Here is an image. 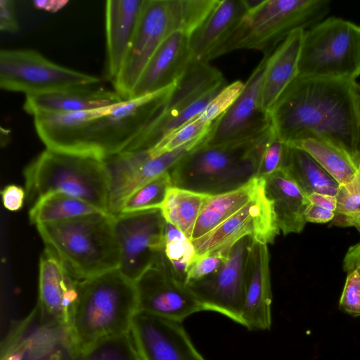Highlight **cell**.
Returning <instances> with one entry per match:
<instances>
[{"mask_svg": "<svg viewBox=\"0 0 360 360\" xmlns=\"http://www.w3.org/2000/svg\"><path fill=\"white\" fill-rule=\"evenodd\" d=\"M135 285L139 311L183 323L192 314L205 311L187 286L176 279L164 250Z\"/></svg>", "mask_w": 360, "mask_h": 360, "instance_id": "cell-17", "label": "cell"}, {"mask_svg": "<svg viewBox=\"0 0 360 360\" xmlns=\"http://www.w3.org/2000/svg\"><path fill=\"white\" fill-rule=\"evenodd\" d=\"M289 145L309 154L340 186L349 183L359 168L344 151L321 139L306 138Z\"/></svg>", "mask_w": 360, "mask_h": 360, "instance_id": "cell-32", "label": "cell"}, {"mask_svg": "<svg viewBox=\"0 0 360 360\" xmlns=\"http://www.w3.org/2000/svg\"><path fill=\"white\" fill-rule=\"evenodd\" d=\"M347 272L339 306L347 314L360 316V267H352Z\"/></svg>", "mask_w": 360, "mask_h": 360, "instance_id": "cell-40", "label": "cell"}, {"mask_svg": "<svg viewBox=\"0 0 360 360\" xmlns=\"http://www.w3.org/2000/svg\"><path fill=\"white\" fill-rule=\"evenodd\" d=\"M77 281L53 252L46 247L39 260L36 307L42 326L68 329L78 296Z\"/></svg>", "mask_w": 360, "mask_h": 360, "instance_id": "cell-18", "label": "cell"}, {"mask_svg": "<svg viewBox=\"0 0 360 360\" xmlns=\"http://www.w3.org/2000/svg\"><path fill=\"white\" fill-rule=\"evenodd\" d=\"M328 0L250 1V8L217 57L238 49H254L271 55L293 31L311 28L330 8Z\"/></svg>", "mask_w": 360, "mask_h": 360, "instance_id": "cell-7", "label": "cell"}, {"mask_svg": "<svg viewBox=\"0 0 360 360\" xmlns=\"http://www.w3.org/2000/svg\"><path fill=\"white\" fill-rule=\"evenodd\" d=\"M23 174L26 197L32 205L46 194L60 192L108 213L109 179L105 160L46 148Z\"/></svg>", "mask_w": 360, "mask_h": 360, "instance_id": "cell-6", "label": "cell"}, {"mask_svg": "<svg viewBox=\"0 0 360 360\" xmlns=\"http://www.w3.org/2000/svg\"><path fill=\"white\" fill-rule=\"evenodd\" d=\"M165 224L160 208L113 216L118 269L127 278L135 282L163 251Z\"/></svg>", "mask_w": 360, "mask_h": 360, "instance_id": "cell-12", "label": "cell"}, {"mask_svg": "<svg viewBox=\"0 0 360 360\" xmlns=\"http://www.w3.org/2000/svg\"><path fill=\"white\" fill-rule=\"evenodd\" d=\"M66 1H33L34 6L48 11H57L65 6Z\"/></svg>", "mask_w": 360, "mask_h": 360, "instance_id": "cell-48", "label": "cell"}, {"mask_svg": "<svg viewBox=\"0 0 360 360\" xmlns=\"http://www.w3.org/2000/svg\"><path fill=\"white\" fill-rule=\"evenodd\" d=\"M1 195L4 206L10 211L15 212L23 206L26 192L18 186L10 184L2 190Z\"/></svg>", "mask_w": 360, "mask_h": 360, "instance_id": "cell-43", "label": "cell"}, {"mask_svg": "<svg viewBox=\"0 0 360 360\" xmlns=\"http://www.w3.org/2000/svg\"><path fill=\"white\" fill-rule=\"evenodd\" d=\"M77 360H141L129 333L105 339L80 353Z\"/></svg>", "mask_w": 360, "mask_h": 360, "instance_id": "cell-36", "label": "cell"}, {"mask_svg": "<svg viewBox=\"0 0 360 360\" xmlns=\"http://www.w3.org/2000/svg\"><path fill=\"white\" fill-rule=\"evenodd\" d=\"M269 114L273 131L287 144L321 139L360 167V85L356 80L297 76Z\"/></svg>", "mask_w": 360, "mask_h": 360, "instance_id": "cell-1", "label": "cell"}, {"mask_svg": "<svg viewBox=\"0 0 360 360\" xmlns=\"http://www.w3.org/2000/svg\"><path fill=\"white\" fill-rule=\"evenodd\" d=\"M304 30L290 33L269 56L262 88L261 105L269 112L298 75Z\"/></svg>", "mask_w": 360, "mask_h": 360, "instance_id": "cell-27", "label": "cell"}, {"mask_svg": "<svg viewBox=\"0 0 360 360\" xmlns=\"http://www.w3.org/2000/svg\"><path fill=\"white\" fill-rule=\"evenodd\" d=\"M334 217L335 212L310 203L304 212L307 222L325 224L331 221Z\"/></svg>", "mask_w": 360, "mask_h": 360, "instance_id": "cell-45", "label": "cell"}, {"mask_svg": "<svg viewBox=\"0 0 360 360\" xmlns=\"http://www.w3.org/2000/svg\"><path fill=\"white\" fill-rule=\"evenodd\" d=\"M124 101L115 90L83 86L25 96L22 108L27 114L34 116L98 110Z\"/></svg>", "mask_w": 360, "mask_h": 360, "instance_id": "cell-25", "label": "cell"}, {"mask_svg": "<svg viewBox=\"0 0 360 360\" xmlns=\"http://www.w3.org/2000/svg\"><path fill=\"white\" fill-rule=\"evenodd\" d=\"M354 266L360 267V242L349 248L343 259L345 271Z\"/></svg>", "mask_w": 360, "mask_h": 360, "instance_id": "cell-47", "label": "cell"}, {"mask_svg": "<svg viewBox=\"0 0 360 360\" xmlns=\"http://www.w3.org/2000/svg\"><path fill=\"white\" fill-rule=\"evenodd\" d=\"M360 75V26L330 17L304 31L298 75L356 80Z\"/></svg>", "mask_w": 360, "mask_h": 360, "instance_id": "cell-8", "label": "cell"}, {"mask_svg": "<svg viewBox=\"0 0 360 360\" xmlns=\"http://www.w3.org/2000/svg\"><path fill=\"white\" fill-rule=\"evenodd\" d=\"M164 253L176 279L186 285L188 269L195 256L191 240L166 221Z\"/></svg>", "mask_w": 360, "mask_h": 360, "instance_id": "cell-33", "label": "cell"}, {"mask_svg": "<svg viewBox=\"0 0 360 360\" xmlns=\"http://www.w3.org/2000/svg\"><path fill=\"white\" fill-rule=\"evenodd\" d=\"M210 195L172 186L160 207L166 221L191 240L200 213Z\"/></svg>", "mask_w": 360, "mask_h": 360, "instance_id": "cell-31", "label": "cell"}, {"mask_svg": "<svg viewBox=\"0 0 360 360\" xmlns=\"http://www.w3.org/2000/svg\"><path fill=\"white\" fill-rule=\"evenodd\" d=\"M213 122H202L196 117L169 134L148 150L152 157H155L203 138L210 133Z\"/></svg>", "mask_w": 360, "mask_h": 360, "instance_id": "cell-37", "label": "cell"}, {"mask_svg": "<svg viewBox=\"0 0 360 360\" xmlns=\"http://www.w3.org/2000/svg\"><path fill=\"white\" fill-rule=\"evenodd\" d=\"M280 230L271 201L264 189L243 207L205 236L192 240L195 256L227 255L232 247L249 236L266 244L274 243Z\"/></svg>", "mask_w": 360, "mask_h": 360, "instance_id": "cell-16", "label": "cell"}, {"mask_svg": "<svg viewBox=\"0 0 360 360\" xmlns=\"http://www.w3.org/2000/svg\"><path fill=\"white\" fill-rule=\"evenodd\" d=\"M308 197L314 193L336 195L339 184L309 154L288 144L283 168Z\"/></svg>", "mask_w": 360, "mask_h": 360, "instance_id": "cell-29", "label": "cell"}, {"mask_svg": "<svg viewBox=\"0 0 360 360\" xmlns=\"http://www.w3.org/2000/svg\"><path fill=\"white\" fill-rule=\"evenodd\" d=\"M226 86L222 73L208 63L190 60L162 109L130 146L148 150L184 124L195 119Z\"/></svg>", "mask_w": 360, "mask_h": 360, "instance_id": "cell-9", "label": "cell"}, {"mask_svg": "<svg viewBox=\"0 0 360 360\" xmlns=\"http://www.w3.org/2000/svg\"><path fill=\"white\" fill-rule=\"evenodd\" d=\"M0 30L11 33L19 30L15 4L12 0H0Z\"/></svg>", "mask_w": 360, "mask_h": 360, "instance_id": "cell-42", "label": "cell"}, {"mask_svg": "<svg viewBox=\"0 0 360 360\" xmlns=\"http://www.w3.org/2000/svg\"><path fill=\"white\" fill-rule=\"evenodd\" d=\"M310 204L318 205L333 212H335L337 200L335 195L314 193L308 196Z\"/></svg>", "mask_w": 360, "mask_h": 360, "instance_id": "cell-46", "label": "cell"}, {"mask_svg": "<svg viewBox=\"0 0 360 360\" xmlns=\"http://www.w3.org/2000/svg\"><path fill=\"white\" fill-rule=\"evenodd\" d=\"M78 355L69 341L31 360H77Z\"/></svg>", "mask_w": 360, "mask_h": 360, "instance_id": "cell-44", "label": "cell"}, {"mask_svg": "<svg viewBox=\"0 0 360 360\" xmlns=\"http://www.w3.org/2000/svg\"><path fill=\"white\" fill-rule=\"evenodd\" d=\"M176 84L124 101L94 120L88 130L85 154L106 160L124 152L160 112Z\"/></svg>", "mask_w": 360, "mask_h": 360, "instance_id": "cell-10", "label": "cell"}, {"mask_svg": "<svg viewBox=\"0 0 360 360\" xmlns=\"http://www.w3.org/2000/svg\"><path fill=\"white\" fill-rule=\"evenodd\" d=\"M131 334L141 360H206L182 323L138 311Z\"/></svg>", "mask_w": 360, "mask_h": 360, "instance_id": "cell-19", "label": "cell"}, {"mask_svg": "<svg viewBox=\"0 0 360 360\" xmlns=\"http://www.w3.org/2000/svg\"><path fill=\"white\" fill-rule=\"evenodd\" d=\"M255 68L233 104L212 124L205 145L218 146L255 140L271 129L269 112L261 105L262 88L269 56Z\"/></svg>", "mask_w": 360, "mask_h": 360, "instance_id": "cell-15", "label": "cell"}, {"mask_svg": "<svg viewBox=\"0 0 360 360\" xmlns=\"http://www.w3.org/2000/svg\"><path fill=\"white\" fill-rule=\"evenodd\" d=\"M250 8L248 0L219 1L203 23L190 37L191 58L208 63L217 58Z\"/></svg>", "mask_w": 360, "mask_h": 360, "instance_id": "cell-22", "label": "cell"}, {"mask_svg": "<svg viewBox=\"0 0 360 360\" xmlns=\"http://www.w3.org/2000/svg\"><path fill=\"white\" fill-rule=\"evenodd\" d=\"M78 296L69 326L79 354L96 343L131 332L138 311L135 282L118 269L77 281Z\"/></svg>", "mask_w": 360, "mask_h": 360, "instance_id": "cell-2", "label": "cell"}, {"mask_svg": "<svg viewBox=\"0 0 360 360\" xmlns=\"http://www.w3.org/2000/svg\"><path fill=\"white\" fill-rule=\"evenodd\" d=\"M226 256L209 255L195 257L188 269L186 285L213 274L222 265Z\"/></svg>", "mask_w": 360, "mask_h": 360, "instance_id": "cell-41", "label": "cell"}, {"mask_svg": "<svg viewBox=\"0 0 360 360\" xmlns=\"http://www.w3.org/2000/svg\"><path fill=\"white\" fill-rule=\"evenodd\" d=\"M100 212H105L81 199L53 192L41 197L32 205L29 217L31 223L37 226Z\"/></svg>", "mask_w": 360, "mask_h": 360, "instance_id": "cell-30", "label": "cell"}, {"mask_svg": "<svg viewBox=\"0 0 360 360\" xmlns=\"http://www.w3.org/2000/svg\"><path fill=\"white\" fill-rule=\"evenodd\" d=\"M245 83L236 81L224 86L197 117L205 122H213L225 112L243 92Z\"/></svg>", "mask_w": 360, "mask_h": 360, "instance_id": "cell-39", "label": "cell"}, {"mask_svg": "<svg viewBox=\"0 0 360 360\" xmlns=\"http://www.w3.org/2000/svg\"><path fill=\"white\" fill-rule=\"evenodd\" d=\"M113 106L83 112L38 114L33 116L34 125L46 148L85 154L91 123Z\"/></svg>", "mask_w": 360, "mask_h": 360, "instance_id": "cell-24", "label": "cell"}, {"mask_svg": "<svg viewBox=\"0 0 360 360\" xmlns=\"http://www.w3.org/2000/svg\"><path fill=\"white\" fill-rule=\"evenodd\" d=\"M189 44L190 36L183 32H174L168 36L148 61L128 100L176 84L191 60Z\"/></svg>", "mask_w": 360, "mask_h": 360, "instance_id": "cell-20", "label": "cell"}, {"mask_svg": "<svg viewBox=\"0 0 360 360\" xmlns=\"http://www.w3.org/2000/svg\"><path fill=\"white\" fill-rule=\"evenodd\" d=\"M262 179L280 231L284 235L301 233L307 223L304 212L309 205L308 197L284 169Z\"/></svg>", "mask_w": 360, "mask_h": 360, "instance_id": "cell-26", "label": "cell"}, {"mask_svg": "<svg viewBox=\"0 0 360 360\" xmlns=\"http://www.w3.org/2000/svg\"><path fill=\"white\" fill-rule=\"evenodd\" d=\"M288 148V144L280 139L272 129L262 148L257 177L263 178L283 169Z\"/></svg>", "mask_w": 360, "mask_h": 360, "instance_id": "cell-38", "label": "cell"}, {"mask_svg": "<svg viewBox=\"0 0 360 360\" xmlns=\"http://www.w3.org/2000/svg\"><path fill=\"white\" fill-rule=\"evenodd\" d=\"M252 240L249 236L242 238L232 247L216 271L186 285L205 311L219 313L240 325L245 298L247 263Z\"/></svg>", "mask_w": 360, "mask_h": 360, "instance_id": "cell-14", "label": "cell"}, {"mask_svg": "<svg viewBox=\"0 0 360 360\" xmlns=\"http://www.w3.org/2000/svg\"><path fill=\"white\" fill-rule=\"evenodd\" d=\"M335 197L337 207L330 226H354L360 232V167L349 183L339 186Z\"/></svg>", "mask_w": 360, "mask_h": 360, "instance_id": "cell-34", "label": "cell"}, {"mask_svg": "<svg viewBox=\"0 0 360 360\" xmlns=\"http://www.w3.org/2000/svg\"><path fill=\"white\" fill-rule=\"evenodd\" d=\"M101 78L60 65L30 49L0 51V88L25 96L94 86Z\"/></svg>", "mask_w": 360, "mask_h": 360, "instance_id": "cell-11", "label": "cell"}, {"mask_svg": "<svg viewBox=\"0 0 360 360\" xmlns=\"http://www.w3.org/2000/svg\"><path fill=\"white\" fill-rule=\"evenodd\" d=\"M144 0H108L105 5V77L112 82L128 53Z\"/></svg>", "mask_w": 360, "mask_h": 360, "instance_id": "cell-23", "label": "cell"}, {"mask_svg": "<svg viewBox=\"0 0 360 360\" xmlns=\"http://www.w3.org/2000/svg\"><path fill=\"white\" fill-rule=\"evenodd\" d=\"M264 186L255 177L244 186L221 194L210 195L193 229L191 241L208 233L251 201Z\"/></svg>", "mask_w": 360, "mask_h": 360, "instance_id": "cell-28", "label": "cell"}, {"mask_svg": "<svg viewBox=\"0 0 360 360\" xmlns=\"http://www.w3.org/2000/svg\"><path fill=\"white\" fill-rule=\"evenodd\" d=\"M217 3V0H144L128 53L112 82L114 90L128 100L145 67L165 39L177 31L191 37Z\"/></svg>", "mask_w": 360, "mask_h": 360, "instance_id": "cell-3", "label": "cell"}, {"mask_svg": "<svg viewBox=\"0 0 360 360\" xmlns=\"http://www.w3.org/2000/svg\"><path fill=\"white\" fill-rule=\"evenodd\" d=\"M37 228L46 247L77 280L90 278L119 267L120 250L113 216L108 213L39 224Z\"/></svg>", "mask_w": 360, "mask_h": 360, "instance_id": "cell-4", "label": "cell"}, {"mask_svg": "<svg viewBox=\"0 0 360 360\" xmlns=\"http://www.w3.org/2000/svg\"><path fill=\"white\" fill-rule=\"evenodd\" d=\"M272 293L267 244L252 240L247 263L243 325L250 330H270Z\"/></svg>", "mask_w": 360, "mask_h": 360, "instance_id": "cell-21", "label": "cell"}, {"mask_svg": "<svg viewBox=\"0 0 360 360\" xmlns=\"http://www.w3.org/2000/svg\"><path fill=\"white\" fill-rule=\"evenodd\" d=\"M172 186L169 172L163 173L134 192L126 200L119 214L160 208Z\"/></svg>", "mask_w": 360, "mask_h": 360, "instance_id": "cell-35", "label": "cell"}, {"mask_svg": "<svg viewBox=\"0 0 360 360\" xmlns=\"http://www.w3.org/2000/svg\"><path fill=\"white\" fill-rule=\"evenodd\" d=\"M271 130L255 140L199 146L169 171L172 186L213 195L244 186L257 177L262 148Z\"/></svg>", "mask_w": 360, "mask_h": 360, "instance_id": "cell-5", "label": "cell"}, {"mask_svg": "<svg viewBox=\"0 0 360 360\" xmlns=\"http://www.w3.org/2000/svg\"><path fill=\"white\" fill-rule=\"evenodd\" d=\"M206 136L155 157H152L149 150H139L123 152L105 160L109 179L108 213L112 216L119 214L123 204L134 192L169 172L188 153L205 143Z\"/></svg>", "mask_w": 360, "mask_h": 360, "instance_id": "cell-13", "label": "cell"}]
</instances>
